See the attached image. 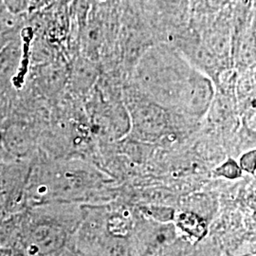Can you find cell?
<instances>
[{"mask_svg": "<svg viewBox=\"0 0 256 256\" xmlns=\"http://www.w3.org/2000/svg\"><path fill=\"white\" fill-rule=\"evenodd\" d=\"M192 72L178 57L160 52L146 56L138 70L142 84L158 100L182 106Z\"/></svg>", "mask_w": 256, "mask_h": 256, "instance_id": "obj_1", "label": "cell"}, {"mask_svg": "<svg viewBox=\"0 0 256 256\" xmlns=\"http://www.w3.org/2000/svg\"><path fill=\"white\" fill-rule=\"evenodd\" d=\"M132 122L138 138L154 140L164 134L168 128V117L162 104L142 102L132 111Z\"/></svg>", "mask_w": 256, "mask_h": 256, "instance_id": "obj_2", "label": "cell"}, {"mask_svg": "<svg viewBox=\"0 0 256 256\" xmlns=\"http://www.w3.org/2000/svg\"><path fill=\"white\" fill-rule=\"evenodd\" d=\"M64 230L54 224H40L30 234L28 250L32 256H50L58 252L66 243Z\"/></svg>", "mask_w": 256, "mask_h": 256, "instance_id": "obj_3", "label": "cell"}, {"mask_svg": "<svg viewBox=\"0 0 256 256\" xmlns=\"http://www.w3.org/2000/svg\"><path fill=\"white\" fill-rule=\"evenodd\" d=\"M214 97L210 80L203 74L192 70L189 86L184 97L183 110L191 115L202 116L208 110Z\"/></svg>", "mask_w": 256, "mask_h": 256, "instance_id": "obj_4", "label": "cell"}, {"mask_svg": "<svg viewBox=\"0 0 256 256\" xmlns=\"http://www.w3.org/2000/svg\"><path fill=\"white\" fill-rule=\"evenodd\" d=\"M178 225L185 232L196 238H202L207 232V225L205 221L198 214L186 212H182L178 220Z\"/></svg>", "mask_w": 256, "mask_h": 256, "instance_id": "obj_5", "label": "cell"}, {"mask_svg": "<svg viewBox=\"0 0 256 256\" xmlns=\"http://www.w3.org/2000/svg\"><path fill=\"white\" fill-rule=\"evenodd\" d=\"M171 225H164V226H158L156 228L150 230L149 232H146V236H144V243L146 245L153 250H156V248L162 247L166 243L169 242L173 238L174 230L173 228L170 227Z\"/></svg>", "mask_w": 256, "mask_h": 256, "instance_id": "obj_6", "label": "cell"}, {"mask_svg": "<svg viewBox=\"0 0 256 256\" xmlns=\"http://www.w3.org/2000/svg\"><path fill=\"white\" fill-rule=\"evenodd\" d=\"M18 46L9 45L0 52V76L7 77L10 70L14 68V64L18 62Z\"/></svg>", "mask_w": 256, "mask_h": 256, "instance_id": "obj_7", "label": "cell"}, {"mask_svg": "<svg viewBox=\"0 0 256 256\" xmlns=\"http://www.w3.org/2000/svg\"><path fill=\"white\" fill-rule=\"evenodd\" d=\"M130 222L122 216H113L108 221V230L115 238H126L130 232Z\"/></svg>", "mask_w": 256, "mask_h": 256, "instance_id": "obj_8", "label": "cell"}, {"mask_svg": "<svg viewBox=\"0 0 256 256\" xmlns=\"http://www.w3.org/2000/svg\"><path fill=\"white\" fill-rule=\"evenodd\" d=\"M216 174L229 180H236L241 176L242 170L234 160H228L226 162L220 165V167L216 170Z\"/></svg>", "mask_w": 256, "mask_h": 256, "instance_id": "obj_9", "label": "cell"}, {"mask_svg": "<svg viewBox=\"0 0 256 256\" xmlns=\"http://www.w3.org/2000/svg\"><path fill=\"white\" fill-rule=\"evenodd\" d=\"M106 256H129L128 248L122 238H115L106 248Z\"/></svg>", "mask_w": 256, "mask_h": 256, "instance_id": "obj_10", "label": "cell"}, {"mask_svg": "<svg viewBox=\"0 0 256 256\" xmlns=\"http://www.w3.org/2000/svg\"><path fill=\"white\" fill-rule=\"evenodd\" d=\"M10 12L16 14H25L28 10L30 0H0Z\"/></svg>", "mask_w": 256, "mask_h": 256, "instance_id": "obj_11", "label": "cell"}, {"mask_svg": "<svg viewBox=\"0 0 256 256\" xmlns=\"http://www.w3.org/2000/svg\"><path fill=\"white\" fill-rule=\"evenodd\" d=\"M256 150L248 151L246 154H244L241 156L239 164L241 170L246 171L250 174H254L256 171Z\"/></svg>", "mask_w": 256, "mask_h": 256, "instance_id": "obj_12", "label": "cell"}, {"mask_svg": "<svg viewBox=\"0 0 256 256\" xmlns=\"http://www.w3.org/2000/svg\"><path fill=\"white\" fill-rule=\"evenodd\" d=\"M0 256H12V252L10 248H0Z\"/></svg>", "mask_w": 256, "mask_h": 256, "instance_id": "obj_13", "label": "cell"}, {"mask_svg": "<svg viewBox=\"0 0 256 256\" xmlns=\"http://www.w3.org/2000/svg\"><path fill=\"white\" fill-rule=\"evenodd\" d=\"M12 256H23V254H16V256H14V254H12Z\"/></svg>", "mask_w": 256, "mask_h": 256, "instance_id": "obj_14", "label": "cell"}]
</instances>
